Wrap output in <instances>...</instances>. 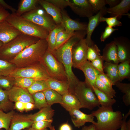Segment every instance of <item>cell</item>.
<instances>
[{"instance_id": "cell-1", "label": "cell", "mask_w": 130, "mask_h": 130, "mask_svg": "<svg viewBox=\"0 0 130 130\" xmlns=\"http://www.w3.org/2000/svg\"><path fill=\"white\" fill-rule=\"evenodd\" d=\"M86 35L85 30L76 31L67 41L52 52L63 65L69 85V92L73 94L75 88L79 80L72 70V50L73 46Z\"/></svg>"}, {"instance_id": "cell-2", "label": "cell", "mask_w": 130, "mask_h": 130, "mask_svg": "<svg viewBox=\"0 0 130 130\" xmlns=\"http://www.w3.org/2000/svg\"><path fill=\"white\" fill-rule=\"evenodd\" d=\"M48 49L45 39H40L36 42L25 49L9 62L17 68L25 67L40 62Z\"/></svg>"}, {"instance_id": "cell-3", "label": "cell", "mask_w": 130, "mask_h": 130, "mask_svg": "<svg viewBox=\"0 0 130 130\" xmlns=\"http://www.w3.org/2000/svg\"><path fill=\"white\" fill-rule=\"evenodd\" d=\"M91 114L97 119V130H118L120 128L123 117L121 111L113 110L112 106H99Z\"/></svg>"}, {"instance_id": "cell-4", "label": "cell", "mask_w": 130, "mask_h": 130, "mask_svg": "<svg viewBox=\"0 0 130 130\" xmlns=\"http://www.w3.org/2000/svg\"><path fill=\"white\" fill-rule=\"evenodd\" d=\"M40 39L21 33L0 47V59L10 62L25 49Z\"/></svg>"}, {"instance_id": "cell-5", "label": "cell", "mask_w": 130, "mask_h": 130, "mask_svg": "<svg viewBox=\"0 0 130 130\" xmlns=\"http://www.w3.org/2000/svg\"><path fill=\"white\" fill-rule=\"evenodd\" d=\"M5 20L21 33L40 39H46L50 32L43 27L17 15L16 13L10 14Z\"/></svg>"}, {"instance_id": "cell-6", "label": "cell", "mask_w": 130, "mask_h": 130, "mask_svg": "<svg viewBox=\"0 0 130 130\" xmlns=\"http://www.w3.org/2000/svg\"><path fill=\"white\" fill-rule=\"evenodd\" d=\"M73 94L83 108L91 110L100 106L92 89L85 81H79L75 88Z\"/></svg>"}, {"instance_id": "cell-7", "label": "cell", "mask_w": 130, "mask_h": 130, "mask_svg": "<svg viewBox=\"0 0 130 130\" xmlns=\"http://www.w3.org/2000/svg\"><path fill=\"white\" fill-rule=\"evenodd\" d=\"M40 62L51 78L59 80L68 81L63 65L51 52L47 50Z\"/></svg>"}, {"instance_id": "cell-8", "label": "cell", "mask_w": 130, "mask_h": 130, "mask_svg": "<svg viewBox=\"0 0 130 130\" xmlns=\"http://www.w3.org/2000/svg\"><path fill=\"white\" fill-rule=\"evenodd\" d=\"M10 76L14 78L25 77L35 80H46L51 77L40 62L25 67L16 68Z\"/></svg>"}, {"instance_id": "cell-9", "label": "cell", "mask_w": 130, "mask_h": 130, "mask_svg": "<svg viewBox=\"0 0 130 130\" xmlns=\"http://www.w3.org/2000/svg\"><path fill=\"white\" fill-rule=\"evenodd\" d=\"M24 19L43 27L49 32L56 26L52 17L43 8L37 7L21 16Z\"/></svg>"}, {"instance_id": "cell-10", "label": "cell", "mask_w": 130, "mask_h": 130, "mask_svg": "<svg viewBox=\"0 0 130 130\" xmlns=\"http://www.w3.org/2000/svg\"><path fill=\"white\" fill-rule=\"evenodd\" d=\"M88 46L85 38H83L75 44L72 50V67L78 69L87 60Z\"/></svg>"}, {"instance_id": "cell-11", "label": "cell", "mask_w": 130, "mask_h": 130, "mask_svg": "<svg viewBox=\"0 0 130 130\" xmlns=\"http://www.w3.org/2000/svg\"><path fill=\"white\" fill-rule=\"evenodd\" d=\"M7 92L9 99L12 102H20L34 104L31 95L26 89L14 85Z\"/></svg>"}, {"instance_id": "cell-12", "label": "cell", "mask_w": 130, "mask_h": 130, "mask_svg": "<svg viewBox=\"0 0 130 130\" xmlns=\"http://www.w3.org/2000/svg\"><path fill=\"white\" fill-rule=\"evenodd\" d=\"M70 1L69 6L75 13L80 17L88 18L93 15L94 13L88 0Z\"/></svg>"}, {"instance_id": "cell-13", "label": "cell", "mask_w": 130, "mask_h": 130, "mask_svg": "<svg viewBox=\"0 0 130 130\" xmlns=\"http://www.w3.org/2000/svg\"><path fill=\"white\" fill-rule=\"evenodd\" d=\"M71 117L72 121L75 127L79 128L84 126L86 123L91 122L95 125L96 122L94 120V117L91 113L85 114L79 109H71L68 111Z\"/></svg>"}, {"instance_id": "cell-14", "label": "cell", "mask_w": 130, "mask_h": 130, "mask_svg": "<svg viewBox=\"0 0 130 130\" xmlns=\"http://www.w3.org/2000/svg\"><path fill=\"white\" fill-rule=\"evenodd\" d=\"M21 33L5 20L0 22V41L6 43Z\"/></svg>"}, {"instance_id": "cell-15", "label": "cell", "mask_w": 130, "mask_h": 130, "mask_svg": "<svg viewBox=\"0 0 130 130\" xmlns=\"http://www.w3.org/2000/svg\"><path fill=\"white\" fill-rule=\"evenodd\" d=\"M61 12L62 18L61 23L66 32L71 33L76 31L86 30L87 25L72 19L64 9L61 10Z\"/></svg>"}, {"instance_id": "cell-16", "label": "cell", "mask_w": 130, "mask_h": 130, "mask_svg": "<svg viewBox=\"0 0 130 130\" xmlns=\"http://www.w3.org/2000/svg\"><path fill=\"white\" fill-rule=\"evenodd\" d=\"M34 122L28 115L15 113L12 119L9 130H22L28 128Z\"/></svg>"}, {"instance_id": "cell-17", "label": "cell", "mask_w": 130, "mask_h": 130, "mask_svg": "<svg viewBox=\"0 0 130 130\" xmlns=\"http://www.w3.org/2000/svg\"><path fill=\"white\" fill-rule=\"evenodd\" d=\"M83 72L85 77V82L90 87L96 88L95 82L97 77L100 73L87 60L79 68Z\"/></svg>"}, {"instance_id": "cell-18", "label": "cell", "mask_w": 130, "mask_h": 130, "mask_svg": "<svg viewBox=\"0 0 130 130\" xmlns=\"http://www.w3.org/2000/svg\"><path fill=\"white\" fill-rule=\"evenodd\" d=\"M107 9L104 7L95 15L88 18L89 21L86 29L87 36L85 39L86 43L90 46L94 43L91 39V36L94 31L100 22V17L107 13Z\"/></svg>"}, {"instance_id": "cell-19", "label": "cell", "mask_w": 130, "mask_h": 130, "mask_svg": "<svg viewBox=\"0 0 130 130\" xmlns=\"http://www.w3.org/2000/svg\"><path fill=\"white\" fill-rule=\"evenodd\" d=\"M114 41L116 45L118 58L119 62H123L128 59L129 57V47L128 43L129 40L127 38L120 37L115 38Z\"/></svg>"}, {"instance_id": "cell-20", "label": "cell", "mask_w": 130, "mask_h": 130, "mask_svg": "<svg viewBox=\"0 0 130 130\" xmlns=\"http://www.w3.org/2000/svg\"><path fill=\"white\" fill-rule=\"evenodd\" d=\"M38 3L52 17L57 25L61 23L62 18L60 9L46 0H39Z\"/></svg>"}, {"instance_id": "cell-21", "label": "cell", "mask_w": 130, "mask_h": 130, "mask_svg": "<svg viewBox=\"0 0 130 130\" xmlns=\"http://www.w3.org/2000/svg\"><path fill=\"white\" fill-rule=\"evenodd\" d=\"M45 81L48 89L56 91L62 96L69 92V85L67 81L59 80L51 77Z\"/></svg>"}, {"instance_id": "cell-22", "label": "cell", "mask_w": 130, "mask_h": 130, "mask_svg": "<svg viewBox=\"0 0 130 130\" xmlns=\"http://www.w3.org/2000/svg\"><path fill=\"white\" fill-rule=\"evenodd\" d=\"M60 104L68 111L71 109L83 108L75 96L69 92L62 96V103Z\"/></svg>"}, {"instance_id": "cell-23", "label": "cell", "mask_w": 130, "mask_h": 130, "mask_svg": "<svg viewBox=\"0 0 130 130\" xmlns=\"http://www.w3.org/2000/svg\"><path fill=\"white\" fill-rule=\"evenodd\" d=\"M54 110L51 106L48 105L39 110L34 114H28L30 119L34 122L53 119Z\"/></svg>"}, {"instance_id": "cell-24", "label": "cell", "mask_w": 130, "mask_h": 130, "mask_svg": "<svg viewBox=\"0 0 130 130\" xmlns=\"http://www.w3.org/2000/svg\"><path fill=\"white\" fill-rule=\"evenodd\" d=\"M130 9V0H122L116 6L107 8V13L112 17L117 16L118 18H119L122 15L127 14Z\"/></svg>"}, {"instance_id": "cell-25", "label": "cell", "mask_w": 130, "mask_h": 130, "mask_svg": "<svg viewBox=\"0 0 130 130\" xmlns=\"http://www.w3.org/2000/svg\"><path fill=\"white\" fill-rule=\"evenodd\" d=\"M118 65L110 62H105L103 66L106 74H105L113 83V85L121 81L119 78L118 70Z\"/></svg>"}, {"instance_id": "cell-26", "label": "cell", "mask_w": 130, "mask_h": 130, "mask_svg": "<svg viewBox=\"0 0 130 130\" xmlns=\"http://www.w3.org/2000/svg\"><path fill=\"white\" fill-rule=\"evenodd\" d=\"M104 59L107 62L112 61L114 64H117L119 62L118 58L117 47L114 41L108 44L104 49Z\"/></svg>"}, {"instance_id": "cell-27", "label": "cell", "mask_w": 130, "mask_h": 130, "mask_svg": "<svg viewBox=\"0 0 130 130\" xmlns=\"http://www.w3.org/2000/svg\"><path fill=\"white\" fill-rule=\"evenodd\" d=\"M64 30L63 25L61 23L57 24L55 28L50 32L46 39L48 44V51L52 52L55 50L57 34L60 31Z\"/></svg>"}, {"instance_id": "cell-28", "label": "cell", "mask_w": 130, "mask_h": 130, "mask_svg": "<svg viewBox=\"0 0 130 130\" xmlns=\"http://www.w3.org/2000/svg\"><path fill=\"white\" fill-rule=\"evenodd\" d=\"M39 0H21L16 10V14L21 16L24 13L35 9Z\"/></svg>"}, {"instance_id": "cell-29", "label": "cell", "mask_w": 130, "mask_h": 130, "mask_svg": "<svg viewBox=\"0 0 130 130\" xmlns=\"http://www.w3.org/2000/svg\"><path fill=\"white\" fill-rule=\"evenodd\" d=\"M92 88L101 106H112L116 102L114 98H111L97 88L93 87Z\"/></svg>"}, {"instance_id": "cell-30", "label": "cell", "mask_w": 130, "mask_h": 130, "mask_svg": "<svg viewBox=\"0 0 130 130\" xmlns=\"http://www.w3.org/2000/svg\"><path fill=\"white\" fill-rule=\"evenodd\" d=\"M14 108V104L9 99L7 91L0 88V110L8 112Z\"/></svg>"}, {"instance_id": "cell-31", "label": "cell", "mask_w": 130, "mask_h": 130, "mask_svg": "<svg viewBox=\"0 0 130 130\" xmlns=\"http://www.w3.org/2000/svg\"><path fill=\"white\" fill-rule=\"evenodd\" d=\"M42 91L48 105L51 106L54 104H62V96L57 92L50 89H47Z\"/></svg>"}, {"instance_id": "cell-32", "label": "cell", "mask_w": 130, "mask_h": 130, "mask_svg": "<svg viewBox=\"0 0 130 130\" xmlns=\"http://www.w3.org/2000/svg\"><path fill=\"white\" fill-rule=\"evenodd\" d=\"M15 113L13 110L6 113L0 110V129L9 130L12 119Z\"/></svg>"}, {"instance_id": "cell-33", "label": "cell", "mask_w": 130, "mask_h": 130, "mask_svg": "<svg viewBox=\"0 0 130 130\" xmlns=\"http://www.w3.org/2000/svg\"><path fill=\"white\" fill-rule=\"evenodd\" d=\"M121 91L125 94L123 97V101L127 106L130 104V84L123 83L118 82L115 84Z\"/></svg>"}, {"instance_id": "cell-34", "label": "cell", "mask_w": 130, "mask_h": 130, "mask_svg": "<svg viewBox=\"0 0 130 130\" xmlns=\"http://www.w3.org/2000/svg\"><path fill=\"white\" fill-rule=\"evenodd\" d=\"M47 89L48 88L45 80H35L27 89L29 93L32 95Z\"/></svg>"}, {"instance_id": "cell-35", "label": "cell", "mask_w": 130, "mask_h": 130, "mask_svg": "<svg viewBox=\"0 0 130 130\" xmlns=\"http://www.w3.org/2000/svg\"><path fill=\"white\" fill-rule=\"evenodd\" d=\"M31 95L34 100L35 108L40 110L48 105L42 91L36 92Z\"/></svg>"}, {"instance_id": "cell-36", "label": "cell", "mask_w": 130, "mask_h": 130, "mask_svg": "<svg viewBox=\"0 0 130 130\" xmlns=\"http://www.w3.org/2000/svg\"><path fill=\"white\" fill-rule=\"evenodd\" d=\"M16 68L13 64L0 59V76L10 75Z\"/></svg>"}, {"instance_id": "cell-37", "label": "cell", "mask_w": 130, "mask_h": 130, "mask_svg": "<svg viewBox=\"0 0 130 130\" xmlns=\"http://www.w3.org/2000/svg\"><path fill=\"white\" fill-rule=\"evenodd\" d=\"M118 73L121 81L129 76L130 66L129 60L121 63L118 66Z\"/></svg>"}, {"instance_id": "cell-38", "label": "cell", "mask_w": 130, "mask_h": 130, "mask_svg": "<svg viewBox=\"0 0 130 130\" xmlns=\"http://www.w3.org/2000/svg\"><path fill=\"white\" fill-rule=\"evenodd\" d=\"M76 32V31L72 33H69L67 32L65 30L59 32L57 36L55 50L67 41L75 34Z\"/></svg>"}, {"instance_id": "cell-39", "label": "cell", "mask_w": 130, "mask_h": 130, "mask_svg": "<svg viewBox=\"0 0 130 130\" xmlns=\"http://www.w3.org/2000/svg\"><path fill=\"white\" fill-rule=\"evenodd\" d=\"M96 88L112 98L116 97V92L113 89H111L102 82L98 77L95 82Z\"/></svg>"}, {"instance_id": "cell-40", "label": "cell", "mask_w": 130, "mask_h": 130, "mask_svg": "<svg viewBox=\"0 0 130 130\" xmlns=\"http://www.w3.org/2000/svg\"><path fill=\"white\" fill-rule=\"evenodd\" d=\"M15 78L10 75L0 76V88L7 91L14 86Z\"/></svg>"}, {"instance_id": "cell-41", "label": "cell", "mask_w": 130, "mask_h": 130, "mask_svg": "<svg viewBox=\"0 0 130 130\" xmlns=\"http://www.w3.org/2000/svg\"><path fill=\"white\" fill-rule=\"evenodd\" d=\"M100 50L97 46L94 44L88 46L87 52V60L91 62L101 55Z\"/></svg>"}, {"instance_id": "cell-42", "label": "cell", "mask_w": 130, "mask_h": 130, "mask_svg": "<svg viewBox=\"0 0 130 130\" xmlns=\"http://www.w3.org/2000/svg\"><path fill=\"white\" fill-rule=\"evenodd\" d=\"M35 80L34 79L25 77L15 78L14 85L27 89Z\"/></svg>"}, {"instance_id": "cell-43", "label": "cell", "mask_w": 130, "mask_h": 130, "mask_svg": "<svg viewBox=\"0 0 130 130\" xmlns=\"http://www.w3.org/2000/svg\"><path fill=\"white\" fill-rule=\"evenodd\" d=\"M53 119L34 122L31 127L36 130H43L48 128H50Z\"/></svg>"}, {"instance_id": "cell-44", "label": "cell", "mask_w": 130, "mask_h": 130, "mask_svg": "<svg viewBox=\"0 0 130 130\" xmlns=\"http://www.w3.org/2000/svg\"><path fill=\"white\" fill-rule=\"evenodd\" d=\"M118 17L117 16L109 18L105 17L103 16L100 17L99 21L100 22L105 21L108 26L112 27L122 26V24L121 22L117 19Z\"/></svg>"}, {"instance_id": "cell-45", "label": "cell", "mask_w": 130, "mask_h": 130, "mask_svg": "<svg viewBox=\"0 0 130 130\" xmlns=\"http://www.w3.org/2000/svg\"><path fill=\"white\" fill-rule=\"evenodd\" d=\"M94 13L98 12L106 5L105 0H88Z\"/></svg>"}, {"instance_id": "cell-46", "label": "cell", "mask_w": 130, "mask_h": 130, "mask_svg": "<svg viewBox=\"0 0 130 130\" xmlns=\"http://www.w3.org/2000/svg\"><path fill=\"white\" fill-rule=\"evenodd\" d=\"M104 59L103 56L101 55L93 61L91 62L93 66L102 73H104L103 64Z\"/></svg>"}, {"instance_id": "cell-47", "label": "cell", "mask_w": 130, "mask_h": 130, "mask_svg": "<svg viewBox=\"0 0 130 130\" xmlns=\"http://www.w3.org/2000/svg\"><path fill=\"white\" fill-rule=\"evenodd\" d=\"M61 10L63 9L66 7L69 6L70 3L69 0H46Z\"/></svg>"}, {"instance_id": "cell-48", "label": "cell", "mask_w": 130, "mask_h": 130, "mask_svg": "<svg viewBox=\"0 0 130 130\" xmlns=\"http://www.w3.org/2000/svg\"><path fill=\"white\" fill-rule=\"evenodd\" d=\"M117 29H114L113 27L107 26L105 28L104 31L102 33L100 38L101 41L104 42L114 31L118 30Z\"/></svg>"}, {"instance_id": "cell-49", "label": "cell", "mask_w": 130, "mask_h": 130, "mask_svg": "<svg viewBox=\"0 0 130 130\" xmlns=\"http://www.w3.org/2000/svg\"><path fill=\"white\" fill-rule=\"evenodd\" d=\"M100 80L105 85L111 89H113V84L110 79L104 74L100 73L98 76Z\"/></svg>"}, {"instance_id": "cell-50", "label": "cell", "mask_w": 130, "mask_h": 130, "mask_svg": "<svg viewBox=\"0 0 130 130\" xmlns=\"http://www.w3.org/2000/svg\"><path fill=\"white\" fill-rule=\"evenodd\" d=\"M10 14L8 11L0 6V22L5 20Z\"/></svg>"}, {"instance_id": "cell-51", "label": "cell", "mask_w": 130, "mask_h": 130, "mask_svg": "<svg viewBox=\"0 0 130 130\" xmlns=\"http://www.w3.org/2000/svg\"><path fill=\"white\" fill-rule=\"evenodd\" d=\"M0 6L6 10H10L12 13H16V12L17 10L15 9L7 4L3 0H0Z\"/></svg>"}, {"instance_id": "cell-52", "label": "cell", "mask_w": 130, "mask_h": 130, "mask_svg": "<svg viewBox=\"0 0 130 130\" xmlns=\"http://www.w3.org/2000/svg\"><path fill=\"white\" fill-rule=\"evenodd\" d=\"M25 103L20 102H15L14 104V108L20 112H22L25 110Z\"/></svg>"}, {"instance_id": "cell-53", "label": "cell", "mask_w": 130, "mask_h": 130, "mask_svg": "<svg viewBox=\"0 0 130 130\" xmlns=\"http://www.w3.org/2000/svg\"><path fill=\"white\" fill-rule=\"evenodd\" d=\"M106 4H108L110 8L114 7L117 5L121 2L119 0H105Z\"/></svg>"}, {"instance_id": "cell-54", "label": "cell", "mask_w": 130, "mask_h": 130, "mask_svg": "<svg viewBox=\"0 0 130 130\" xmlns=\"http://www.w3.org/2000/svg\"><path fill=\"white\" fill-rule=\"evenodd\" d=\"M130 114V110L123 117L122 122L120 128V130H126V120Z\"/></svg>"}, {"instance_id": "cell-55", "label": "cell", "mask_w": 130, "mask_h": 130, "mask_svg": "<svg viewBox=\"0 0 130 130\" xmlns=\"http://www.w3.org/2000/svg\"><path fill=\"white\" fill-rule=\"evenodd\" d=\"M35 108V105L34 103L28 102L25 103V110L27 111L33 110Z\"/></svg>"}, {"instance_id": "cell-56", "label": "cell", "mask_w": 130, "mask_h": 130, "mask_svg": "<svg viewBox=\"0 0 130 130\" xmlns=\"http://www.w3.org/2000/svg\"><path fill=\"white\" fill-rule=\"evenodd\" d=\"M59 130H72V128L69 124L67 123H65L61 125Z\"/></svg>"}, {"instance_id": "cell-57", "label": "cell", "mask_w": 130, "mask_h": 130, "mask_svg": "<svg viewBox=\"0 0 130 130\" xmlns=\"http://www.w3.org/2000/svg\"><path fill=\"white\" fill-rule=\"evenodd\" d=\"M81 130H97L95 125L93 124L88 126H84L82 127Z\"/></svg>"}, {"instance_id": "cell-58", "label": "cell", "mask_w": 130, "mask_h": 130, "mask_svg": "<svg viewBox=\"0 0 130 130\" xmlns=\"http://www.w3.org/2000/svg\"><path fill=\"white\" fill-rule=\"evenodd\" d=\"M126 130H130V119H129L126 122Z\"/></svg>"}, {"instance_id": "cell-59", "label": "cell", "mask_w": 130, "mask_h": 130, "mask_svg": "<svg viewBox=\"0 0 130 130\" xmlns=\"http://www.w3.org/2000/svg\"><path fill=\"white\" fill-rule=\"evenodd\" d=\"M49 129L50 130H55L54 127V126H52Z\"/></svg>"}, {"instance_id": "cell-60", "label": "cell", "mask_w": 130, "mask_h": 130, "mask_svg": "<svg viewBox=\"0 0 130 130\" xmlns=\"http://www.w3.org/2000/svg\"><path fill=\"white\" fill-rule=\"evenodd\" d=\"M29 130H35L33 129L32 127H31L30 128ZM43 130H48L47 128H46Z\"/></svg>"}, {"instance_id": "cell-61", "label": "cell", "mask_w": 130, "mask_h": 130, "mask_svg": "<svg viewBox=\"0 0 130 130\" xmlns=\"http://www.w3.org/2000/svg\"><path fill=\"white\" fill-rule=\"evenodd\" d=\"M3 44L2 42L0 41V47Z\"/></svg>"}, {"instance_id": "cell-62", "label": "cell", "mask_w": 130, "mask_h": 130, "mask_svg": "<svg viewBox=\"0 0 130 130\" xmlns=\"http://www.w3.org/2000/svg\"><path fill=\"white\" fill-rule=\"evenodd\" d=\"M30 127L29 128H26V129H24V130H29L30 128Z\"/></svg>"}, {"instance_id": "cell-63", "label": "cell", "mask_w": 130, "mask_h": 130, "mask_svg": "<svg viewBox=\"0 0 130 130\" xmlns=\"http://www.w3.org/2000/svg\"><path fill=\"white\" fill-rule=\"evenodd\" d=\"M0 130H2V129H0Z\"/></svg>"}]
</instances>
